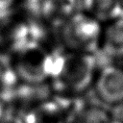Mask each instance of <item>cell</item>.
Listing matches in <instances>:
<instances>
[{
	"label": "cell",
	"mask_w": 123,
	"mask_h": 123,
	"mask_svg": "<svg viewBox=\"0 0 123 123\" xmlns=\"http://www.w3.org/2000/svg\"><path fill=\"white\" fill-rule=\"evenodd\" d=\"M120 2H121V4H122V6H123V0H120Z\"/></svg>",
	"instance_id": "obj_13"
},
{
	"label": "cell",
	"mask_w": 123,
	"mask_h": 123,
	"mask_svg": "<svg viewBox=\"0 0 123 123\" xmlns=\"http://www.w3.org/2000/svg\"><path fill=\"white\" fill-rule=\"evenodd\" d=\"M122 8L120 0H89L87 10L98 21L108 20L110 22L123 17Z\"/></svg>",
	"instance_id": "obj_6"
},
{
	"label": "cell",
	"mask_w": 123,
	"mask_h": 123,
	"mask_svg": "<svg viewBox=\"0 0 123 123\" xmlns=\"http://www.w3.org/2000/svg\"><path fill=\"white\" fill-rule=\"evenodd\" d=\"M13 117L19 116L17 114L12 90L0 91V123Z\"/></svg>",
	"instance_id": "obj_9"
},
{
	"label": "cell",
	"mask_w": 123,
	"mask_h": 123,
	"mask_svg": "<svg viewBox=\"0 0 123 123\" xmlns=\"http://www.w3.org/2000/svg\"><path fill=\"white\" fill-rule=\"evenodd\" d=\"M1 123H23V121H22V119L20 117H13V118L8 119L6 121H3Z\"/></svg>",
	"instance_id": "obj_12"
},
{
	"label": "cell",
	"mask_w": 123,
	"mask_h": 123,
	"mask_svg": "<svg viewBox=\"0 0 123 123\" xmlns=\"http://www.w3.org/2000/svg\"><path fill=\"white\" fill-rule=\"evenodd\" d=\"M74 123H111V114L103 107L86 104Z\"/></svg>",
	"instance_id": "obj_8"
},
{
	"label": "cell",
	"mask_w": 123,
	"mask_h": 123,
	"mask_svg": "<svg viewBox=\"0 0 123 123\" xmlns=\"http://www.w3.org/2000/svg\"><path fill=\"white\" fill-rule=\"evenodd\" d=\"M15 56L13 62L19 83L38 85L50 80L53 52L37 46L17 53Z\"/></svg>",
	"instance_id": "obj_3"
},
{
	"label": "cell",
	"mask_w": 123,
	"mask_h": 123,
	"mask_svg": "<svg viewBox=\"0 0 123 123\" xmlns=\"http://www.w3.org/2000/svg\"><path fill=\"white\" fill-rule=\"evenodd\" d=\"M97 96L112 106L123 102V69L115 64H107L98 69L94 80Z\"/></svg>",
	"instance_id": "obj_4"
},
{
	"label": "cell",
	"mask_w": 123,
	"mask_h": 123,
	"mask_svg": "<svg viewBox=\"0 0 123 123\" xmlns=\"http://www.w3.org/2000/svg\"><path fill=\"white\" fill-rule=\"evenodd\" d=\"M111 123H123V102L116 104L110 111Z\"/></svg>",
	"instance_id": "obj_10"
},
{
	"label": "cell",
	"mask_w": 123,
	"mask_h": 123,
	"mask_svg": "<svg viewBox=\"0 0 123 123\" xmlns=\"http://www.w3.org/2000/svg\"><path fill=\"white\" fill-rule=\"evenodd\" d=\"M97 71L93 54L53 52L50 81L54 93L80 96L94 83Z\"/></svg>",
	"instance_id": "obj_1"
},
{
	"label": "cell",
	"mask_w": 123,
	"mask_h": 123,
	"mask_svg": "<svg viewBox=\"0 0 123 123\" xmlns=\"http://www.w3.org/2000/svg\"><path fill=\"white\" fill-rule=\"evenodd\" d=\"M12 1L13 0H0V12L1 11H6L11 6Z\"/></svg>",
	"instance_id": "obj_11"
},
{
	"label": "cell",
	"mask_w": 123,
	"mask_h": 123,
	"mask_svg": "<svg viewBox=\"0 0 123 123\" xmlns=\"http://www.w3.org/2000/svg\"><path fill=\"white\" fill-rule=\"evenodd\" d=\"M100 50L110 59L123 58V17L108 22L102 30Z\"/></svg>",
	"instance_id": "obj_5"
},
{
	"label": "cell",
	"mask_w": 123,
	"mask_h": 123,
	"mask_svg": "<svg viewBox=\"0 0 123 123\" xmlns=\"http://www.w3.org/2000/svg\"><path fill=\"white\" fill-rule=\"evenodd\" d=\"M19 84L13 60L5 53H0V91L12 90Z\"/></svg>",
	"instance_id": "obj_7"
},
{
	"label": "cell",
	"mask_w": 123,
	"mask_h": 123,
	"mask_svg": "<svg viewBox=\"0 0 123 123\" xmlns=\"http://www.w3.org/2000/svg\"><path fill=\"white\" fill-rule=\"evenodd\" d=\"M102 28L91 14H72L62 30V38L70 52L94 54L100 49Z\"/></svg>",
	"instance_id": "obj_2"
}]
</instances>
